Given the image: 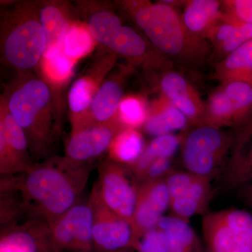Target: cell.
<instances>
[{
    "mask_svg": "<svg viewBox=\"0 0 252 252\" xmlns=\"http://www.w3.org/2000/svg\"><path fill=\"white\" fill-rule=\"evenodd\" d=\"M90 172L89 165L53 158L9 178L27 213L51 225L79 203Z\"/></svg>",
    "mask_w": 252,
    "mask_h": 252,
    "instance_id": "1",
    "label": "cell"
},
{
    "mask_svg": "<svg viewBox=\"0 0 252 252\" xmlns=\"http://www.w3.org/2000/svg\"><path fill=\"white\" fill-rule=\"evenodd\" d=\"M18 76L1 99L24 131L31 156L42 158L59 135L53 86L31 73Z\"/></svg>",
    "mask_w": 252,
    "mask_h": 252,
    "instance_id": "2",
    "label": "cell"
},
{
    "mask_svg": "<svg viewBox=\"0 0 252 252\" xmlns=\"http://www.w3.org/2000/svg\"><path fill=\"white\" fill-rule=\"evenodd\" d=\"M124 4L159 52L182 60L195 59L203 52L200 39L189 32L182 16L170 4L132 1Z\"/></svg>",
    "mask_w": 252,
    "mask_h": 252,
    "instance_id": "3",
    "label": "cell"
},
{
    "mask_svg": "<svg viewBox=\"0 0 252 252\" xmlns=\"http://www.w3.org/2000/svg\"><path fill=\"white\" fill-rule=\"evenodd\" d=\"M46 39L39 19V3H19L1 21V56L18 74L39 65Z\"/></svg>",
    "mask_w": 252,
    "mask_h": 252,
    "instance_id": "4",
    "label": "cell"
},
{
    "mask_svg": "<svg viewBox=\"0 0 252 252\" xmlns=\"http://www.w3.org/2000/svg\"><path fill=\"white\" fill-rule=\"evenodd\" d=\"M234 138L216 126H195L184 139V166L187 172L212 180L224 170L225 158L233 149Z\"/></svg>",
    "mask_w": 252,
    "mask_h": 252,
    "instance_id": "5",
    "label": "cell"
},
{
    "mask_svg": "<svg viewBox=\"0 0 252 252\" xmlns=\"http://www.w3.org/2000/svg\"><path fill=\"white\" fill-rule=\"evenodd\" d=\"M210 252H252V213L230 208L207 213L202 220Z\"/></svg>",
    "mask_w": 252,
    "mask_h": 252,
    "instance_id": "6",
    "label": "cell"
},
{
    "mask_svg": "<svg viewBox=\"0 0 252 252\" xmlns=\"http://www.w3.org/2000/svg\"><path fill=\"white\" fill-rule=\"evenodd\" d=\"M137 188L128 167L107 160L99 165L98 180L92 192L110 211L129 222L135 232Z\"/></svg>",
    "mask_w": 252,
    "mask_h": 252,
    "instance_id": "7",
    "label": "cell"
},
{
    "mask_svg": "<svg viewBox=\"0 0 252 252\" xmlns=\"http://www.w3.org/2000/svg\"><path fill=\"white\" fill-rule=\"evenodd\" d=\"M252 114V81H226L212 94L205 123L220 127L240 126Z\"/></svg>",
    "mask_w": 252,
    "mask_h": 252,
    "instance_id": "8",
    "label": "cell"
},
{
    "mask_svg": "<svg viewBox=\"0 0 252 252\" xmlns=\"http://www.w3.org/2000/svg\"><path fill=\"white\" fill-rule=\"evenodd\" d=\"M49 225L56 252H95L94 210L89 200L77 204Z\"/></svg>",
    "mask_w": 252,
    "mask_h": 252,
    "instance_id": "9",
    "label": "cell"
},
{
    "mask_svg": "<svg viewBox=\"0 0 252 252\" xmlns=\"http://www.w3.org/2000/svg\"><path fill=\"white\" fill-rule=\"evenodd\" d=\"M89 202L94 210L93 238L95 252L135 250L139 241L132 225L104 206L93 192Z\"/></svg>",
    "mask_w": 252,
    "mask_h": 252,
    "instance_id": "10",
    "label": "cell"
},
{
    "mask_svg": "<svg viewBox=\"0 0 252 252\" xmlns=\"http://www.w3.org/2000/svg\"><path fill=\"white\" fill-rule=\"evenodd\" d=\"M120 125H94L72 132L65 147L67 161L74 165H89V162L108 151Z\"/></svg>",
    "mask_w": 252,
    "mask_h": 252,
    "instance_id": "11",
    "label": "cell"
},
{
    "mask_svg": "<svg viewBox=\"0 0 252 252\" xmlns=\"http://www.w3.org/2000/svg\"><path fill=\"white\" fill-rule=\"evenodd\" d=\"M170 205V195L165 179L138 185L135 216L137 240L147 232L157 228L159 220Z\"/></svg>",
    "mask_w": 252,
    "mask_h": 252,
    "instance_id": "12",
    "label": "cell"
},
{
    "mask_svg": "<svg viewBox=\"0 0 252 252\" xmlns=\"http://www.w3.org/2000/svg\"><path fill=\"white\" fill-rule=\"evenodd\" d=\"M122 79L119 74L104 81L85 114L72 123V132L94 125H120L118 111L123 98Z\"/></svg>",
    "mask_w": 252,
    "mask_h": 252,
    "instance_id": "13",
    "label": "cell"
},
{
    "mask_svg": "<svg viewBox=\"0 0 252 252\" xmlns=\"http://www.w3.org/2000/svg\"><path fill=\"white\" fill-rule=\"evenodd\" d=\"M0 252H56L49 225L31 219L1 230Z\"/></svg>",
    "mask_w": 252,
    "mask_h": 252,
    "instance_id": "14",
    "label": "cell"
},
{
    "mask_svg": "<svg viewBox=\"0 0 252 252\" xmlns=\"http://www.w3.org/2000/svg\"><path fill=\"white\" fill-rule=\"evenodd\" d=\"M223 185L238 189L252 179V114L239 126L229 160L222 172Z\"/></svg>",
    "mask_w": 252,
    "mask_h": 252,
    "instance_id": "15",
    "label": "cell"
},
{
    "mask_svg": "<svg viewBox=\"0 0 252 252\" xmlns=\"http://www.w3.org/2000/svg\"><path fill=\"white\" fill-rule=\"evenodd\" d=\"M116 56L117 55L112 53L104 56L94 64L92 69L77 79L71 86L68 94V104L72 124L80 119L90 107L99 86L104 81V76L113 67Z\"/></svg>",
    "mask_w": 252,
    "mask_h": 252,
    "instance_id": "16",
    "label": "cell"
},
{
    "mask_svg": "<svg viewBox=\"0 0 252 252\" xmlns=\"http://www.w3.org/2000/svg\"><path fill=\"white\" fill-rule=\"evenodd\" d=\"M160 87L170 104L183 113L189 121L196 126L205 124L206 110L193 87L182 74L174 71L165 73L160 79Z\"/></svg>",
    "mask_w": 252,
    "mask_h": 252,
    "instance_id": "17",
    "label": "cell"
},
{
    "mask_svg": "<svg viewBox=\"0 0 252 252\" xmlns=\"http://www.w3.org/2000/svg\"><path fill=\"white\" fill-rule=\"evenodd\" d=\"M39 19L45 34L46 51L62 47L66 34L74 22L69 4L56 1L39 3Z\"/></svg>",
    "mask_w": 252,
    "mask_h": 252,
    "instance_id": "18",
    "label": "cell"
},
{
    "mask_svg": "<svg viewBox=\"0 0 252 252\" xmlns=\"http://www.w3.org/2000/svg\"><path fill=\"white\" fill-rule=\"evenodd\" d=\"M211 181L195 175L185 191L170 202V215L189 223L191 217L204 213L211 200Z\"/></svg>",
    "mask_w": 252,
    "mask_h": 252,
    "instance_id": "19",
    "label": "cell"
},
{
    "mask_svg": "<svg viewBox=\"0 0 252 252\" xmlns=\"http://www.w3.org/2000/svg\"><path fill=\"white\" fill-rule=\"evenodd\" d=\"M111 53L119 55L137 64L157 66L158 60L154 59L152 50L147 41L135 30L128 26H121L106 46Z\"/></svg>",
    "mask_w": 252,
    "mask_h": 252,
    "instance_id": "20",
    "label": "cell"
},
{
    "mask_svg": "<svg viewBox=\"0 0 252 252\" xmlns=\"http://www.w3.org/2000/svg\"><path fill=\"white\" fill-rule=\"evenodd\" d=\"M221 17L220 3L216 0L189 1L182 16L187 31L199 39L209 36Z\"/></svg>",
    "mask_w": 252,
    "mask_h": 252,
    "instance_id": "21",
    "label": "cell"
},
{
    "mask_svg": "<svg viewBox=\"0 0 252 252\" xmlns=\"http://www.w3.org/2000/svg\"><path fill=\"white\" fill-rule=\"evenodd\" d=\"M80 10L84 11L85 23L94 40L105 47L114 33L122 26L120 18L102 3H81Z\"/></svg>",
    "mask_w": 252,
    "mask_h": 252,
    "instance_id": "22",
    "label": "cell"
},
{
    "mask_svg": "<svg viewBox=\"0 0 252 252\" xmlns=\"http://www.w3.org/2000/svg\"><path fill=\"white\" fill-rule=\"evenodd\" d=\"M157 228L165 235L169 252H198L203 248L198 236L185 220L171 215L163 216Z\"/></svg>",
    "mask_w": 252,
    "mask_h": 252,
    "instance_id": "23",
    "label": "cell"
},
{
    "mask_svg": "<svg viewBox=\"0 0 252 252\" xmlns=\"http://www.w3.org/2000/svg\"><path fill=\"white\" fill-rule=\"evenodd\" d=\"M182 142V137L174 134L159 136L151 141L137 161L127 166L137 184L152 162L160 158H172Z\"/></svg>",
    "mask_w": 252,
    "mask_h": 252,
    "instance_id": "24",
    "label": "cell"
},
{
    "mask_svg": "<svg viewBox=\"0 0 252 252\" xmlns=\"http://www.w3.org/2000/svg\"><path fill=\"white\" fill-rule=\"evenodd\" d=\"M0 130L4 132L6 143L23 166L29 170L34 164L31 160L27 137L22 127L13 117L1 99Z\"/></svg>",
    "mask_w": 252,
    "mask_h": 252,
    "instance_id": "25",
    "label": "cell"
},
{
    "mask_svg": "<svg viewBox=\"0 0 252 252\" xmlns=\"http://www.w3.org/2000/svg\"><path fill=\"white\" fill-rule=\"evenodd\" d=\"M76 63L64 54L62 46L46 50L39 66L44 81L52 86H61L72 77Z\"/></svg>",
    "mask_w": 252,
    "mask_h": 252,
    "instance_id": "26",
    "label": "cell"
},
{
    "mask_svg": "<svg viewBox=\"0 0 252 252\" xmlns=\"http://www.w3.org/2000/svg\"><path fill=\"white\" fill-rule=\"evenodd\" d=\"M144 147V138L137 129L124 128L118 132L109 148V160L130 166L137 161Z\"/></svg>",
    "mask_w": 252,
    "mask_h": 252,
    "instance_id": "27",
    "label": "cell"
},
{
    "mask_svg": "<svg viewBox=\"0 0 252 252\" xmlns=\"http://www.w3.org/2000/svg\"><path fill=\"white\" fill-rule=\"evenodd\" d=\"M219 73L226 81H252V39L228 54Z\"/></svg>",
    "mask_w": 252,
    "mask_h": 252,
    "instance_id": "28",
    "label": "cell"
},
{
    "mask_svg": "<svg viewBox=\"0 0 252 252\" xmlns=\"http://www.w3.org/2000/svg\"><path fill=\"white\" fill-rule=\"evenodd\" d=\"M188 119L172 104H167L161 110L149 117L144 127L149 135L157 137L183 130L188 124Z\"/></svg>",
    "mask_w": 252,
    "mask_h": 252,
    "instance_id": "29",
    "label": "cell"
},
{
    "mask_svg": "<svg viewBox=\"0 0 252 252\" xmlns=\"http://www.w3.org/2000/svg\"><path fill=\"white\" fill-rule=\"evenodd\" d=\"M96 44L87 25L74 21L63 41V50L68 57L77 62L91 54Z\"/></svg>",
    "mask_w": 252,
    "mask_h": 252,
    "instance_id": "30",
    "label": "cell"
},
{
    "mask_svg": "<svg viewBox=\"0 0 252 252\" xmlns=\"http://www.w3.org/2000/svg\"><path fill=\"white\" fill-rule=\"evenodd\" d=\"M148 118L143 99L135 96L122 99L118 111V119L124 128L137 129L144 125Z\"/></svg>",
    "mask_w": 252,
    "mask_h": 252,
    "instance_id": "31",
    "label": "cell"
},
{
    "mask_svg": "<svg viewBox=\"0 0 252 252\" xmlns=\"http://www.w3.org/2000/svg\"><path fill=\"white\" fill-rule=\"evenodd\" d=\"M135 250L137 252H169L165 235L158 228L144 235Z\"/></svg>",
    "mask_w": 252,
    "mask_h": 252,
    "instance_id": "32",
    "label": "cell"
},
{
    "mask_svg": "<svg viewBox=\"0 0 252 252\" xmlns=\"http://www.w3.org/2000/svg\"><path fill=\"white\" fill-rule=\"evenodd\" d=\"M174 171L171 158H160L149 165L139 181L138 185L165 179Z\"/></svg>",
    "mask_w": 252,
    "mask_h": 252,
    "instance_id": "33",
    "label": "cell"
},
{
    "mask_svg": "<svg viewBox=\"0 0 252 252\" xmlns=\"http://www.w3.org/2000/svg\"><path fill=\"white\" fill-rule=\"evenodd\" d=\"M229 9V21L236 24L252 23V0H235L226 3Z\"/></svg>",
    "mask_w": 252,
    "mask_h": 252,
    "instance_id": "34",
    "label": "cell"
},
{
    "mask_svg": "<svg viewBox=\"0 0 252 252\" xmlns=\"http://www.w3.org/2000/svg\"><path fill=\"white\" fill-rule=\"evenodd\" d=\"M252 39V23L238 25L228 39L220 45L222 51L229 54L239 46Z\"/></svg>",
    "mask_w": 252,
    "mask_h": 252,
    "instance_id": "35",
    "label": "cell"
},
{
    "mask_svg": "<svg viewBox=\"0 0 252 252\" xmlns=\"http://www.w3.org/2000/svg\"><path fill=\"white\" fill-rule=\"evenodd\" d=\"M238 26V24L230 22L229 21H227L226 22L220 25L217 24L209 36L211 37L215 44L220 46L229 38Z\"/></svg>",
    "mask_w": 252,
    "mask_h": 252,
    "instance_id": "36",
    "label": "cell"
},
{
    "mask_svg": "<svg viewBox=\"0 0 252 252\" xmlns=\"http://www.w3.org/2000/svg\"><path fill=\"white\" fill-rule=\"evenodd\" d=\"M240 200L252 213V179L237 189Z\"/></svg>",
    "mask_w": 252,
    "mask_h": 252,
    "instance_id": "37",
    "label": "cell"
},
{
    "mask_svg": "<svg viewBox=\"0 0 252 252\" xmlns=\"http://www.w3.org/2000/svg\"><path fill=\"white\" fill-rule=\"evenodd\" d=\"M132 252L130 250H120V251L117 252Z\"/></svg>",
    "mask_w": 252,
    "mask_h": 252,
    "instance_id": "38",
    "label": "cell"
},
{
    "mask_svg": "<svg viewBox=\"0 0 252 252\" xmlns=\"http://www.w3.org/2000/svg\"><path fill=\"white\" fill-rule=\"evenodd\" d=\"M198 252H210V251H208V250H204L203 248H202L201 250H200Z\"/></svg>",
    "mask_w": 252,
    "mask_h": 252,
    "instance_id": "39",
    "label": "cell"
}]
</instances>
